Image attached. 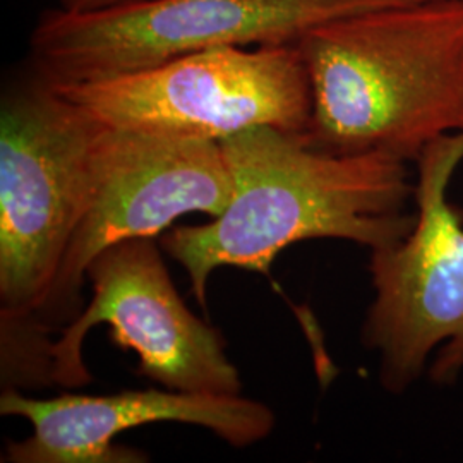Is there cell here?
<instances>
[{
	"label": "cell",
	"instance_id": "cell-1",
	"mask_svg": "<svg viewBox=\"0 0 463 463\" xmlns=\"http://www.w3.org/2000/svg\"><path fill=\"white\" fill-rule=\"evenodd\" d=\"M233 196L210 223L181 225L160 246L183 266L206 309L210 275L223 266L269 275L283 249L342 239L369 250L402 242L415 225L407 162L384 153L338 155L300 134L254 128L220 141Z\"/></svg>",
	"mask_w": 463,
	"mask_h": 463
},
{
	"label": "cell",
	"instance_id": "cell-2",
	"mask_svg": "<svg viewBox=\"0 0 463 463\" xmlns=\"http://www.w3.org/2000/svg\"><path fill=\"white\" fill-rule=\"evenodd\" d=\"M313 110L302 137L338 155L417 162L463 133V0H422L321 24L298 43Z\"/></svg>",
	"mask_w": 463,
	"mask_h": 463
},
{
	"label": "cell",
	"instance_id": "cell-3",
	"mask_svg": "<svg viewBox=\"0 0 463 463\" xmlns=\"http://www.w3.org/2000/svg\"><path fill=\"white\" fill-rule=\"evenodd\" d=\"M99 124L34 71L0 101V316L49 296L91 191Z\"/></svg>",
	"mask_w": 463,
	"mask_h": 463
},
{
	"label": "cell",
	"instance_id": "cell-4",
	"mask_svg": "<svg viewBox=\"0 0 463 463\" xmlns=\"http://www.w3.org/2000/svg\"><path fill=\"white\" fill-rule=\"evenodd\" d=\"M422 0H146L99 11L53 9L30 36L33 71L53 86L109 80L223 47L298 45L340 17Z\"/></svg>",
	"mask_w": 463,
	"mask_h": 463
},
{
	"label": "cell",
	"instance_id": "cell-5",
	"mask_svg": "<svg viewBox=\"0 0 463 463\" xmlns=\"http://www.w3.org/2000/svg\"><path fill=\"white\" fill-rule=\"evenodd\" d=\"M463 158V133L434 141L420 158L415 225L395 246L371 250L374 298L361 340L380 361V383L405 393L430 359V378L451 386L463 373V212L447 198Z\"/></svg>",
	"mask_w": 463,
	"mask_h": 463
},
{
	"label": "cell",
	"instance_id": "cell-6",
	"mask_svg": "<svg viewBox=\"0 0 463 463\" xmlns=\"http://www.w3.org/2000/svg\"><path fill=\"white\" fill-rule=\"evenodd\" d=\"M55 88L105 128L218 143L254 128L302 136L313 110L298 45L203 50L109 80Z\"/></svg>",
	"mask_w": 463,
	"mask_h": 463
},
{
	"label": "cell",
	"instance_id": "cell-7",
	"mask_svg": "<svg viewBox=\"0 0 463 463\" xmlns=\"http://www.w3.org/2000/svg\"><path fill=\"white\" fill-rule=\"evenodd\" d=\"M232 196L231 170L218 141L99 124L90 198L34 319L52 330L80 315L86 269L103 249L158 237L187 213L222 215Z\"/></svg>",
	"mask_w": 463,
	"mask_h": 463
},
{
	"label": "cell",
	"instance_id": "cell-8",
	"mask_svg": "<svg viewBox=\"0 0 463 463\" xmlns=\"http://www.w3.org/2000/svg\"><path fill=\"white\" fill-rule=\"evenodd\" d=\"M155 237H133L103 249L86 269L93 298L49 354L53 386L91 383L84 364L86 333L109 325L117 347L133 350L137 373L166 390L242 395L241 373L220 330L194 315L179 296Z\"/></svg>",
	"mask_w": 463,
	"mask_h": 463
},
{
	"label": "cell",
	"instance_id": "cell-9",
	"mask_svg": "<svg viewBox=\"0 0 463 463\" xmlns=\"http://www.w3.org/2000/svg\"><path fill=\"white\" fill-rule=\"evenodd\" d=\"M0 414L23 417L33 430L5 445L2 462L7 463H145L143 451L118 447L116 438L153 422L199 426L235 448L256 445L275 428V414L263 402L166 388L55 398L2 390Z\"/></svg>",
	"mask_w": 463,
	"mask_h": 463
},
{
	"label": "cell",
	"instance_id": "cell-10",
	"mask_svg": "<svg viewBox=\"0 0 463 463\" xmlns=\"http://www.w3.org/2000/svg\"><path fill=\"white\" fill-rule=\"evenodd\" d=\"M146 0H59V7L66 11H99V9H112L120 5H129Z\"/></svg>",
	"mask_w": 463,
	"mask_h": 463
}]
</instances>
